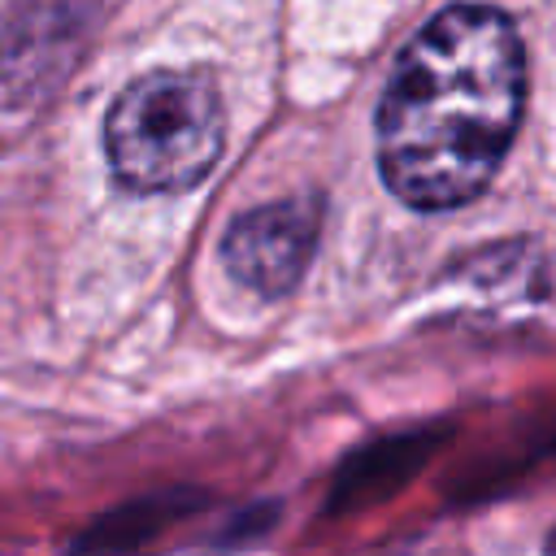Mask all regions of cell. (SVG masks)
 Returning a JSON list of instances; mask_svg holds the SVG:
<instances>
[{"instance_id": "cell-3", "label": "cell", "mask_w": 556, "mask_h": 556, "mask_svg": "<svg viewBox=\"0 0 556 556\" xmlns=\"http://www.w3.org/2000/svg\"><path fill=\"white\" fill-rule=\"evenodd\" d=\"M317 222H321L317 200H295V195L235 217V226L226 230V243H222L226 269L261 295L291 291L313 256Z\"/></svg>"}, {"instance_id": "cell-2", "label": "cell", "mask_w": 556, "mask_h": 556, "mask_svg": "<svg viewBox=\"0 0 556 556\" xmlns=\"http://www.w3.org/2000/svg\"><path fill=\"white\" fill-rule=\"evenodd\" d=\"M226 109L200 70H152L109 109L104 152L122 187L139 195L187 191L222 156Z\"/></svg>"}, {"instance_id": "cell-1", "label": "cell", "mask_w": 556, "mask_h": 556, "mask_svg": "<svg viewBox=\"0 0 556 556\" xmlns=\"http://www.w3.org/2000/svg\"><path fill=\"white\" fill-rule=\"evenodd\" d=\"M526 100L517 26L452 4L400 52L378 104V169L408 208H456L495 178Z\"/></svg>"}, {"instance_id": "cell-4", "label": "cell", "mask_w": 556, "mask_h": 556, "mask_svg": "<svg viewBox=\"0 0 556 556\" xmlns=\"http://www.w3.org/2000/svg\"><path fill=\"white\" fill-rule=\"evenodd\" d=\"M552 547H556V534H552Z\"/></svg>"}]
</instances>
